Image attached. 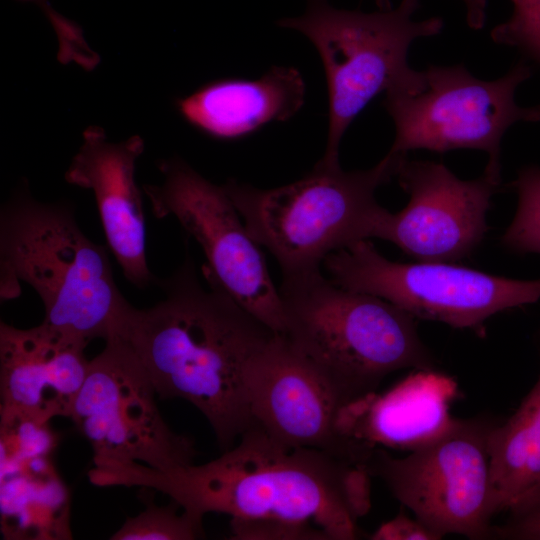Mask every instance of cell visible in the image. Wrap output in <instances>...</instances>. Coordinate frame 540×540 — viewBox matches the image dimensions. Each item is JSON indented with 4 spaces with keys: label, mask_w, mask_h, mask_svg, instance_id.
<instances>
[{
    "label": "cell",
    "mask_w": 540,
    "mask_h": 540,
    "mask_svg": "<svg viewBox=\"0 0 540 540\" xmlns=\"http://www.w3.org/2000/svg\"><path fill=\"white\" fill-rule=\"evenodd\" d=\"M370 477L366 465L283 444L254 422L236 445L201 465L160 470L141 463L108 464L89 471L96 486L164 493L200 523L210 512L309 522L330 540L358 537L357 521L371 506Z\"/></svg>",
    "instance_id": "obj_1"
},
{
    "label": "cell",
    "mask_w": 540,
    "mask_h": 540,
    "mask_svg": "<svg viewBox=\"0 0 540 540\" xmlns=\"http://www.w3.org/2000/svg\"><path fill=\"white\" fill-rule=\"evenodd\" d=\"M202 274L207 286L187 257L162 282L164 298L145 309L130 305L113 334L136 352L157 396L195 406L226 451L252 422L246 366L276 332L237 303L204 266Z\"/></svg>",
    "instance_id": "obj_2"
},
{
    "label": "cell",
    "mask_w": 540,
    "mask_h": 540,
    "mask_svg": "<svg viewBox=\"0 0 540 540\" xmlns=\"http://www.w3.org/2000/svg\"><path fill=\"white\" fill-rule=\"evenodd\" d=\"M1 294L30 285L44 306L42 323L86 342L107 340L130 303L107 251L79 227L64 203L41 202L21 187L0 213Z\"/></svg>",
    "instance_id": "obj_3"
},
{
    "label": "cell",
    "mask_w": 540,
    "mask_h": 540,
    "mask_svg": "<svg viewBox=\"0 0 540 540\" xmlns=\"http://www.w3.org/2000/svg\"><path fill=\"white\" fill-rule=\"evenodd\" d=\"M279 294L282 334L343 405L375 392L395 371L434 369L416 318L385 299L341 288L320 270L283 276Z\"/></svg>",
    "instance_id": "obj_4"
},
{
    "label": "cell",
    "mask_w": 540,
    "mask_h": 540,
    "mask_svg": "<svg viewBox=\"0 0 540 540\" xmlns=\"http://www.w3.org/2000/svg\"><path fill=\"white\" fill-rule=\"evenodd\" d=\"M405 154L388 152L367 170L317 163L302 179L271 189L236 180L223 187L250 236L275 257L283 276L320 270L324 259L352 244L381 238L391 212L378 187L395 177Z\"/></svg>",
    "instance_id": "obj_5"
},
{
    "label": "cell",
    "mask_w": 540,
    "mask_h": 540,
    "mask_svg": "<svg viewBox=\"0 0 540 540\" xmlns=\"http://www.w3.org/2000/svg\"><path fill=\"white\" fill-rule=\"evenodd\" d=\"M419 5V0H402L395 8L362 12L310 0L304 14L277 22L306 36L323 63L329 125L322 165L340 167L342 137L374 97L420 85L422 71L409 66V47L418 38L440 34L444 22L440 17L415 21Z\"/></svg>",
    "instance_id": "obj_6"
},
{
    "label": "cell",
    "mask_w": 540,
    "mask_h": 540,
    "mask_svg": "<svg viewBox=\"0 0 540 540\" xmlns=\"http://www.w3.org/2000/svg\"><path fill=\"white\" fill-rule=\"evenodd\" d=\"M531 75L523 61L491 81L475 77L463 64L429 66L417 88L385 92L383 106L395 126L389 152L482 150L489 156L484 172L501 180V140L510 126L528 119L515 92Z\"/></svg>",
    "instance_id": "obj_7"
},
{
    "label": "cell",
    "mask_w": 540,
    "mask_h": 540,
    "mask_svg": "<svg viewBox=\"0 0 540 540\" xmlns=\"http://www.w3.org/2000/svg\"><path fill=\"white\" fill-rule=\"evenodd\" d=\"M323 265L341 288L385 299L415 318L477 332L492 315L540 298V279H510L448 262H394L368 240L332 252Z\"/></svg>",
    "instance_id": "obj_8"
},
{
    "label": "cell",
    "mask_w": 540,
    "mask_h": 540,
    "mask_svg": "<svg viewBox=\"0 0 540 540\" xmlns=\"http://www.w3.org/2000/svg\"><path fill=\"white\" fill-rule=\"evenodd\" d=\"M494 425L483 418H456L446 433L405 457L373 448L366 466L441 538H492L488 437Z\"/></svg>",
    "instance_id": "obj_9"
},
{
    "label": "cell",
    "mask_w": 540,
    "mask_h": 540,
    "mask_svg": "<svg viewBox=\"0 0 540 540\" xmlns=\"http://www.w3.org/2000/svg\"><path fill=\"white\" fill-rule=\"evenodd\" d=\"M131 345L117 334L89 361L69 418L90 443L93 465L141 463L165 470L191 464L193 442L173 432Z\"/></svg>",
    "instance_id": "obj_10"
},
{
    "label": "cell",
    "mask_w": 540,
    "mask_h": 540,
    "mask_svg": "<svg viewBox=\"0 0 540 540\" xmlns=\"http://www.w3.org/2000/svg\"><path fill=\"white\" fill-rule=\"evenodd\" d=\"M160 184H145L155 217H174L202 248L203 265L244 309L276 333L285 330L276 289L259 244L250 236L223 185L174 156L158 162Z\"/></svg>",
    "instance_id": "obj_11"
},
{
    "label": "cell",
    "mask_w": 540,
    "mask_h": 540,
    "mask_svg": "<svg viewBox=\"0 0 540 540\" xmlns=\"http://www.w3.org/2000/svg\"><path fill=\"white\" fill-rule=\"evenodd\" d=\"M244 390L252 422L274 439L365 465L372 448L339 434L342 401L283 334L276 333L250 359Z\"/></svg>",
    "instance_id": "obj_12"
},
{
    "label": "cell",
    "mask_w": 540,
    "mask_h": 540,
    "mask_svg": "<svg viewBox=\"0 0 540 540\" xmlns=\"http://www.w3.org/2000/svg\"><path fill=\"white\" fill-rule=\"evenodd\" d=\"M395 177L410 200L390 213L381 239L420 262H453L470 255L487 232L486 214L501 180L483 174L462 180L434 161L399 163Z\"/></svg>",
    "instance_id": "obj_13"
},
{
    "label": "cell",
    "mask_w": 540,
    "mask_h": 540,
    "mask_svg": "<svg viewBox=\"0 0 540 540\" xmlns=\"http://www.w3.org/2000/svg\"><path fill=\"white\" fill-rule=\"evenodd\" d=\"M88 342L44 323H0V422L68 417L87 374Z\"/></svg>",
    "instance_id": "obj_14"
},
{
    "label": "cell",
    "mask_w": 540,
    "mask_h": 540,
    "mask_svg": "<svg viewBox=\"0 0 540 540\" xmlns=\"http://www.w3.org/2000/svg\"><path fill=\"white\" fill-rule=\"evenodd\" d=\"M67 171V183L92 191L108 248L124 277L138 288L155 279L146 258V228L135 169L145 149L141 136L120 142L107 139L104 129L91 125Z\"/></svg>",
    "instance_id": "obj_15"
},
{
    "label": "cell",
    "mask_w": 540,
    "mask_h": 540,
    "mask_svg": "<svg viewBox=\"0 0 540 540\" xmlns=\"http://www.w3.org/2000/svg\"><path fill=\"white\" fill-rule=\"evenodd\" d=\"M457 393L450 376L418 369L383 393L375 391L342 405L337 430L370 448L411 452L451 428L456 418L449 407Z\"/></svg>",
    "instance_id": "obj_16"
},
{
    "label": "cell",
    "mask_w": 540,
    "mask_h": 540,
    "mask_svg": "<svg viewBox=\"0 0 540 540\" xmlns=\"http://www.w3.org/2000/svg\"><path fill=\"white\" fill-rule=\"evenodd\" d=\"M305 92L297 69L274 66L257 79L224 78L206 83L175 105L197 130L216 139L233 140L290 119L302 108Z\"/></svg>",
    "instance_id": "obj_17"
},
{
    "label": "cell",
    "mask_w": 540,
    "mask_h": 540,
    "mask_svg": "<svg viewBox=\"0 0 540 540\" xmlns=\"http://www.w3.org/2000/svg\"><path fill=\"white\" fill-rule=\"evenodd\" d=\"M493 516L540 499V374L516 411L488 437Z\"/></svg>",
    "instance_id": "obj_18"
},
{
    "label": "cell",
    "mask_w": 540,
    "mask_h": 540,
    "mask_svg": "<svg viewBox=\"0 0 540 540\" xmlns=\"http://www.w3.org/2000/svg\"><path fill=\"white\" fill-rule=\"evenodd\" d=\"M145 509L137 516L128 518L110 537L112 540H193L203 536L202 523L194 520L175 502L158 506L149 498L146 488Z\"/></svg>",
    "instance_id": "obj_19"
},
{
    "label": "cell",
    "mask_w": 540,
    "mask_h": 540,
    "mask_svg": "<svg viewBox=\"0 0 540 540\" xmlns=\"http://www.w3.org/2000/svg\"><path fill=\"white\" fill-rule=\"evenodd\" d=\"M511 186L518 194V207L502 243L516 252L540 254V167L521 169Z\"/></svg>",
    "instance_id": "obj_20"
},
{
    "label": "cell",
    "mask_w": 540,
    "mask_h": 540,
    "mask_svg": "<svg viewBox=\"0 0 540 540\" xmlns=\"http://www.w3.org/2000/svg\"><path fill=\"white\" fill-rule=\"evenodd\" d=\"M1 468L45 457L52 451L55 437L48 424L31 420L0 422Z\"/></svg>",
    "instance_id": "obj_21"
},
{
    "label": "cell",
    "mask_w": 540,
    "mask_h": 540,
    "mask_svg": "<svg viewBox=\"0 0 540 540\" xmlns=\"http://www.w3.org/2000/svg\"><path fill=\"white\" fill-rule=\"evenodd\" d=\"M510 18L495 26L491 39L518 49L540 65V0H512Z\"/></svg>",
    "instance_id": "obj_22"
},
{
    "label": "cell",
    "mask_w": 540,
    "mask_h": 540,
    "mask_svg": "<svg viewBox=\"0 0 540 540\" xmlns=\"http://www.w3.org/2000/svg\"><path fill=\"white\" fill-rule=\"evenodd\" d=\"M232 539L237 540H330L320 527L309 522L277 518H231Z\"/></svg>",
    "instance_id": "obj_23"
},
{
    "label": "cell",
    "mask_w": 540,
    "mask_h": 540,
    "mask_svg": "<svg viewBox=\"0 0 540 540\" xmlns=\"http://www.w3.org/2000/svg\"><path fill=\"white\" fill-rule=\"evenodd\" d=\"M492 538L540 540V499L510 515L504 524L493 526Z\"/></svg>",
    "instance_id": "obj_24"
},
{
    "label": "cell",
    "mask_w": 540,
    "mask_h": 540,
    "mask_svg": "<svg viewBox=\"0 0 540 540\" xmlns=\"http://www.w3.org/2000/svg\"><path fill=\"white\" fill-rule=\"evenodd\" d=\"M373 540H438L441 537L417 518L403 512L383 523L371 536Z\"/></svg>",
    "instance_id": "obj_25"
},
{
    "label": "cell",
    "mask_w": 540,
    "mask_h": 540,
    "mask_svg": "<svg viewBox=\"0 0 540 540\" xmlns=\"http://www.w3.org/2000/svg\"><path fill=\"white\" fill-rule=\"evenodd\" d=\"M466 8V21L470 28L480 30L486 21L487 0H461Z\"/></svg>",
    "instance_id": "obj_26"
},
{
    "label": "cell",
    "mask_w": 540,
    "mask_h": 540,
    "mask_svg": "<svg viewBox=\"0 0 540 540\" xmlns=\"http://www.w3.org/2000/svg\"><path fill=\"white\" fill-rule=\"evenodd\" d=\"M22 2H30L38 5L46 16L47 20L54 16L58 11L55 10L48 0H18Z\"/></svg>",
    "instance_id": "obj_27"
},
{
    "label": "cell",
    "mask_w": 540,
    "mask_h": 540,
    "mask_svg": "<svg viewBox=\"0 0 540 540\" xmlns=\"http://www.w3.org/2000/svg\"><path fill=\"white\" fill-rule=\"evenodd\" d=\"M528 121L538 122L540 121V104L528 108Z\"/></svg>",
    "instance_id": "obj_28"
}]
</instances>
